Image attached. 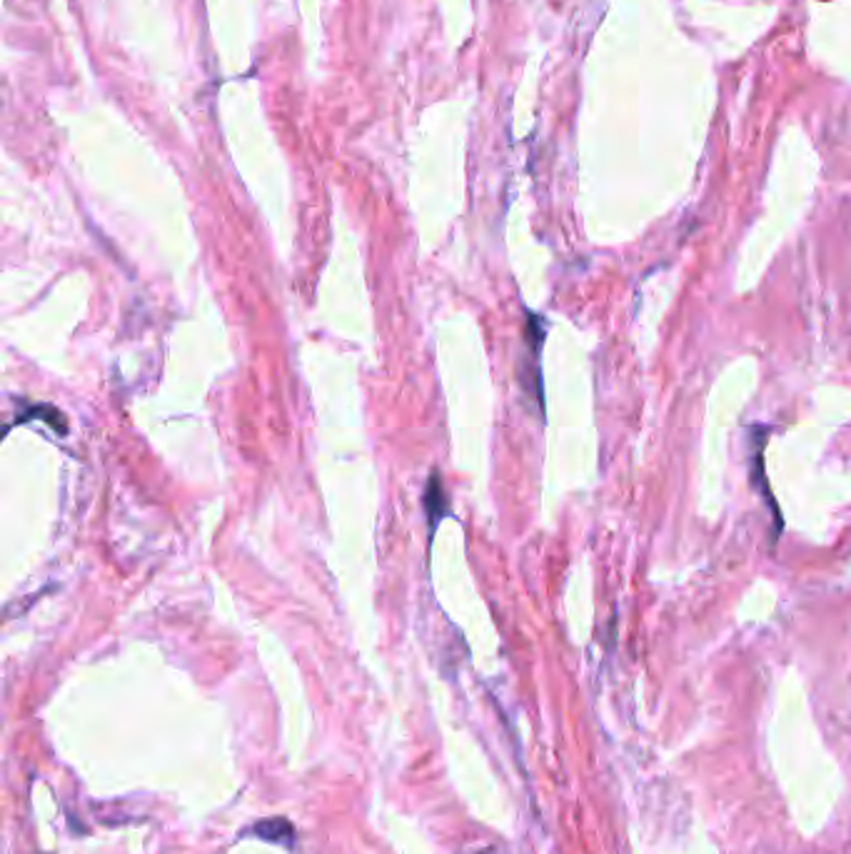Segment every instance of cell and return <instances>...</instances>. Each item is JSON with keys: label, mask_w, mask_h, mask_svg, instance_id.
I'll list each match as a JSON object with an SVG mask.
<instances>
[{"label": "cell", "mask_w": 851, "mask_h": 854, "mask_svg": "<svg viewBox=\"0 0 851 854\" xmlns=\"http://www.w3.org/2000/svg\"><path fill=\"white\" fill-rule=\"evenodd\" d=\"M764 437H767V430H759V433H754V447H756V453H754V468H752L754 474H752V482H754V488L762 493L764 503L769 505V510H771V515H774V538H777V534L781 532V515H779L777 500H774V495H771V488H769L767 474H764V450H762V447H764Z\"/></svg>", "instance_id": "obj_1"}, {"label": "cell", "mask_w": 851, "mask_h": 854, "mask_svg": "<svg viewBox=\"0 0 851 854\" xmlns=\"http://www.w3.org/2000/svg\"><path fill=\"white\" fill-rule=\"evenodd\" d=\"M255 832L268 842H290L292 840V825L288 822L285 817L265 819V822L255 827Z\"/></svg>", "instance_id": "obj_2"}, {"label": "cell", "mask_w": 851, "mask_h": 854, "mask_svg": "<svg viewBox=\"0 0 851 854\" xmlns=\"http://www.w3.org/2000/svg\"><path fill=\"white\" fill-rule=\"evenodd\" d=\"M425 505H427V513H429V525H437V520L447 513V497H445V488H442V480L433 478V482H429L427 488V495H425Z\"/></svg>", "instance_id": "obj_3"}]
</instances>
